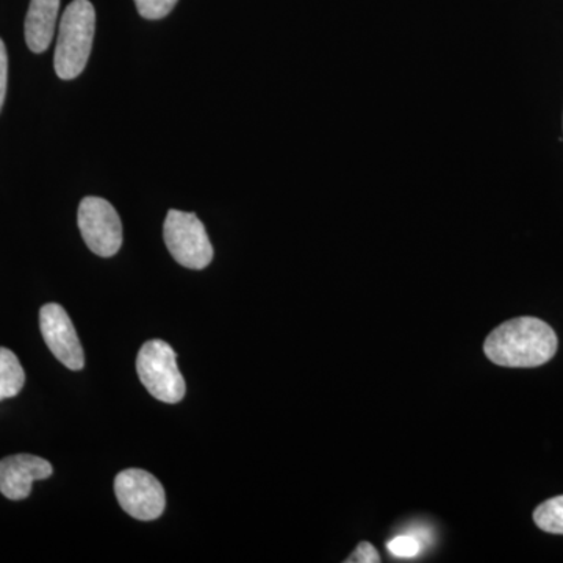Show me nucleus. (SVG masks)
<instances>
[{
  "label": "nucleus",
  "instance_id": "obj_1",
  "mask_svg": "<svg viewBox=\"0 0 563 563\" xmlns=\"http://www.w3.org/2000/svg\"><path fill=\"white\" fill-rule=\"evenodd\" d=\"M558 335L539 318L521 317L504 322L487 336L485 355L507 368H536L558 352Z\"/></svg>",
  "mask_w": 563,
  "mask_h": 563
},
{
  "label": "nucleus",
  "instance_id": "obj_2",
  "mask_svg": "<svg viewBox=\"0 0 563 563\" xmlns=\"http://www.w3.org/2000/svg\"><path fill=\"white\" fill-rule=\"evenodd\" d=\"M96 31V11L90 0H74L63 13L55 49V73L73 80L84 73L90 60Z\"/></svg>",
  "mask_w": 563,
  "mask_h": 563
},
{
  "label": "nucleus",
  "instance_id": "obj_3",
  "mask_svg": "<svg viewBox=\"0 0 563 563\" xmlns=\"http://www.w3.org/2000/svg\"><path fill=\"white\" fill-rule=\"evenodd\" d=\"M141 384L158 401L177 404L185 398L187 385L177 366V354L168 343L151 340L141 346L136 357Z\"/></svg>",
  "mask_w": 563,
  "mask_h": 563
},
{
  "label": "nucleus",
  "instance_id": "obj_4",
  "mask_svg": "<svg viewBox=\"0 0 563 563\" xmlns=\"http://www.w3.org/2000/svg\"><path fill=\"white\" fill-rule=\"evenodd\" d=\"M166 247L185 268L203 269L213 261V246L195 213L169 210L163 228Z\"/></svg>",
  "mask_w": 563,
  "mask_h": 563
},
{
  "label": "nucleus",
  "instance_id": "obj_5",
  "mask_svg": "<svg viewBox=\"0 0 563 563\" xmlns=\"http://www.w3.org/2000/svg\"><path fill=\"white\" fill-rule=\"evenodd\" d=\"M114 493L125 514L140 521L157 520L165 512V488L144 470H124L114 479Z\"/></svg>",
  "mask_w": 563,
  "mask_h": 563
},
{
  "label": "nucleus",
  "instance_id": "obj_6",
  "mask_svg": "<svg viewBox=\"0 0 563 563\" xmlns=\"http://www.w3.org/2000/svg\"><path fill=\"white\" fill-rule=\"evenodd\" d=\"M77 221L85 243L99 257H113L121 250V218L106 199L96 196L85 198L80 202Z\"/></svg>",
  "mask_w": 563,
  "mask_h": 563
},
{
  "label": "nucleus",
  "instance_id": "obj_7",
  "mask_svg": "<svg viewBox=\"0 0 563 563\" xmlns=\"http://www.w3.org/2000/svg\"><path fill=\"white\" fill-rule=\"evenodd\" d=\"M40 329L52 354L66 368L80 372L85 352L69 314L58 303H46L40 310Z\"/></svg>",
  "mask_w": 563,
  "mask_h": 563
},
{
  "label": "nucleus",
  "instance_id": "obj_8",
  "mask_svg": "<svg viewBox=\"0 0 563 563\" xmlns=\"http://www.w3.org/2000/svg\"><path fill=\"white\" fill-rule=\"evenodd\" d=\"M52 473L51 463L38 455H9L0 461V493L11 501H21L31 496L35 481L47 479Z\"/></svg>",
  "mask_w": 563,
  "mask_h": 563
},
{
  "label": "nucleus",
  "instance_id": "obj_9",
  "mask_svg": "<svg viewBox=\"0 0 563 563\" xmlns=\"http://www.w3.org/2000/svg\"><path fill=\"white\" fill-rule=\"evenodd\" d=\"M60 0H31L25 18V41L29 49L41 54L54 40Z\"/></svg>",
  "mask_w": 563,
  "mask_h": 563
},
{
  "label": "nucleus",
  "instance_id": "obj_10",
  "mask_svg": "<svg viewBox=\"0 0 563 563\" xmlns=\"http://www.w3.org/2000/svg\"><path fill=\"white\" fill-rule=\"evenodd\" d=\"M24 384V368L16 354L0 346V401L20 395Z\"/></svg>",
  "mask_w": 563,
  "mask_h": 563
},
{
  "label": "nucleus",
  "instance_id": "obj_11",
  "mask_svg": "<svg viewBox=\"0 0 563 563\" xmlns=\"http://www.w3.org/2000/svg\"><path fill=\"white\" fill-rule=\"evenodd\" d=\"M533 521L543 532L563 536V495L540 504L533 512Z\"/></svg>",
  "mask_w": 563,
  "mask_h": 563
},
{
  "label": "nucleus",
  "instance_id": "obj_12",
  "mask_svg": "<svg viewBox=\"0 0 563 563\" xmlns=\"http://www.w3.org/2000/svg\"><path fill=\"white\" fill-rule=\"evenodd\" d=\"M177 0H135L136 9L146 20H162L172 13Z\"/></svg>",
  "mask_w": 563,
  "mask_h": 563
},
{
  "label": "nucleus",
  "instance_id": "obj_13",
  "mask_svg": "<svg viewBox=\"0 0 563 563\" xmlns=\"http://www.w3.org/2000/svg\"><path fill=\"white\" fill-rule=\"evenodd\" d=\"M420 550L421 544L413 536L395 537V539L388 543V551H390L395 558H417V555L420 554Z\"/></svg>",
  "mask_w": 563,
  "mask_h": 563
},
{
  "label": "nucleus",
  "instance_id": "obj_14",
  "mask_svg": "<svg viewBox=\"0 0 563 563\" xmlns=\"http://www.w3.org/2000/svg\"><path fill=\"white\" fill-rule=\"evenodd\" d=\"M346 563H379L380 558L376 548L372 543L362 542L358 544L357 550L350 555V559L344 561Z\"/></svg>",
  "mask_w": 563,
  "mask_h": 563
},
{
  "label": "nucleus",
  "instance_id": "obj_15",
  "mask_svg": "<svg viewBox=\"0 0 563 563\" xmlns=\"http://www.w3.org/2000/svg\"><path fill=\"white\" fill-rule=\"evenodd\" d=\"M7 81H9V55L3 41L0 40V111L5 102Z\"/></svg>",
  "mask_w": 563,
  "mask_h": 563
}]
</instances>
